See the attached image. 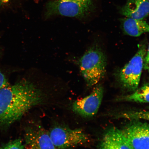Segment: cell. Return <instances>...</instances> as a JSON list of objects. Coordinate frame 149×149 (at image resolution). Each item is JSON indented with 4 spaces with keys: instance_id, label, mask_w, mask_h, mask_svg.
I'll list each match as a JSON object with an SVG mask.
<instances>
[{
    "instance_id": "6da1fadb",
    "label": "cell",
    "mask_w": 149,
    "mask_h": 149,
    "mask_svg": "<svg viewBox=\"0 0 149 149\" xmlns=\"http://www.w3.org/2000/svg\"><path fill=\"white\" fill-rule=\"evenodd\" d=\"M43 99L40 89L23 79L0 89V125L8 126L19 120Z\"/></svg>"
},
{
    "instance_id": "7a4b0ae2",
    "label": "cell",
    "mask_w": 149,
    "mask_h": 149,
    "mask_svg": "<svg viewBox=\"0 0 149 149\" xmlns=\"http://www.w3.org/2000/svg\"><path fill=\"white\" fill-rule=\"evenodd\" d=\"M79 64L81 73L89 87L97 84L105 75L107 58L97 46L87 50L80 59Z\"/></svg>"
},
{
    "instance_id": "3957f363",
    "label": "cell",
    "mask_w": 149,
    "mask_h": 149,
    "mask_svg": "<svg viewBox=\"0 0 149 149\" xmlns=\"http://www.w3.org/2000/svg\"><path fill=\"white\" fill-rule=\"evenodd\" d=\"M94 0H50L45 6L46 18L56 16L68 17L82 19L90 13Z\"/></svg>"
},
{
    "instance_id": "277c9868",
    "label": "cell",
    "mask_w": 149,
    "mask_h": 149,
    "mask_svg": "<svg viewBox=\"0 0 149 149\" xmlns=\"http://www.w3.org/2000/svg\"><path fill=\"white\" fill-rule=\"evenodd\" d=\"M146 51V44L141 45L134 56L120 71L119 81L128 91L134 92L138 88Z\"/></svg>"
},
{
    "instance_id": "5b68a950",
    "label": "cell",
    "mask_w": 149,
    "mask_h": 149,
    "mask_svg": "<svg viewBox=\"0 0 149 149\" xmlns=\"http://www.w3.org/2000/svg\"><path fill=\"white\" fill-rule=\"evenodd\" d=\"M52 142L56 148L66 149L81 146L88 142V136L81 128L72 129L56 126L49 132Z\"/></svg>"
},
{
    "instance_id": "8992f818",
    "label": "cell",
    "mask_w": 149,
    "mask_h": 149,
    "mask_svg": "<svg viewBox=\"0 0 149 149\" xmlns=\"http://www.w3.org/2000/svg\"><path fill=\"white\" fill-rule=\"evenodd\" d=\"M103 95V87L101 85H97L89 95L74 102L72 105V111L85 118L94 116L101 105Z\"/></svg>"
},
{
    "instance_id": "52a82bcc",
    "label": "cell",
    "mask_w": 149,
    "mask_h": 149,
    "mask_svg": "<svg viewBox=\"0 0 149 149\" xmlns=\"http://www.w3.org/2000/svg\"><path fill=\"white\" fill-rule=\"evenodd\" d=\"M133 149H149V124L134 121L122 130Z\"/></svg>"
},
{
    "instance_id": "ba28073f",
    "label": "cell",
    "mask_w": 149,
    "mask_h": 149,
    "mask_svg": "<svg viewBox=\"0 0 149 149\" xmlns=\"http://www.w3.org/2000/svg\"><path fill=\"white\" fill-rule=\"evenodd\" d=\"M24 139L27 149H57L52 142L49 132L38 125L26 129Z\"/></svg>"
},
{
    "instance_id": "9c48e42d",
    "label": "cell",
    "mask_w": 149,
    "mask_h": 149,
    "mask_svg": "<svg viewBox=\"0 0 149 149\" xmlns=\"http://www.w3.org/2000/svg\"><path fill=\"white\" fill-rule=\"evenodd\" d=\"M97 149H133L122 130L114 127L106 130Z\"/></svg>"
},
{
    "instance_id": "30bf717a",
    "label": "cell",
    "mask_w": 149,
    "mask_h": 149,
    "mask_svg": "<svg viewBox=\"0 0 149 149\" xmlns=\"http://www.w3.org/2000/svg\"><path fill=\"white\" fill-rule=\"evenodd\" d=\"M121 13L127 18L143 20L149 15V2L147 0H128Z\"/></svg>"
},
{
    "instance_id": "8fae6325",
    "label": "cell",
    "mask_w": 149,
    "mask_h": 149,
    "mask_svg": "<svg viewBox=\"0 0 149 149\" xmlns=\"http://www.w3.org/2000/svg\"><path fill=\"white\" fill-rule=\"evenodd\" d=\"M122 23L125 33L129 36L139 37L143 33H149V24L144 20L127 18Z\"/></svg>"
},
{
    "instance_id": "7c38bea8",
    "label": "cell",
    "mask_w": 149,
    "mask_h": 149,
    "mask_svg": "<svg viewBox=\"0 0 149 149\" xmlns=\"http://www.w3.org/2000/svg\"><path fill=\"white\" fill-rule=\"evenodd\" d=\"M119 100L137 103H149V83L145 84L132 94L123 96Z\"/></svg>"
},
{
    "instance_id": "4fadbf2b",
    "label": "cell",
    "mask_w": 149,
    "mask_h": 149,
    "mask_svg": "<svg viewBox=\"0 0 149 149\" xmlns=\"http://www.w3.org/2000/svg\"><path fill=\"white\" fill-rule=\"evenodd\" d=\"M120 116L122 118L132 120L141 119L149 121V111L127 112L122 113Z\"/></svg>"
},
{
    "instance_id": "5bb4252c",
    "label": "cell",
    "mask_w": 149,
    "mask_h": 149,
    "mask_svg": "<svg viewBox=\"0 0 149 149\" xmlns=\"http://www.w3.org/2000/svg\"><path fill=\"white\" fill-rule=\"evenodd\" d=\"M22 141L19 139L0 145V149H25Z\"/></svg>"
},
{
    "instance_id": "9a60e30c",
    "label": "cell",
    "mask_w": 149,
    "mask_h": 149,
    "mask_svg": "<svg viewBox=\"0 0 149 149\" xmlns=\"http://www.w3.org/2000/svg\"><path fill=\"white\" fill-rule=\"evenodd\" d=\"M8 84L6 76L3 72L0 71V89Z\"/></svg>"
},
{
    "instance_id": "2e32d148",
    "label": "cell",
    "mask_w": 149,
    "mask_h": 149,
    "mask_svg": "<svg viewBox=\"0 0 149 149\" xmlns=\"http://www.w3.org/2000/svg\"><path fill=\"white\" fill-rule=\"evenodd\" d=\"M143 68L149 72V45L144 57Z\"/></svg>"
},
{
    "instance_id": "e0dca14e",
    "label": "cell",
    "mask_w": 149,
    "mask_h": 149,
    "mask_svg": "<svg viewBox=\"0 0 149 149\" xmlns=\"http://www.w3.org/2000/svg\"><path fill=\"white\" fill-rule=\"evenodd\" d=\"M1 1H5V0H1Z\"/></svg>"
},
{
    "instance_id": "ac0fdd59",
    "label": "cell",
    "mask_w": 149,
    "mask_h": 149,
    "mask_svg": "<svg viewBox=\"0 0 149 149\" xmlns=\"http://www.w3.org/2000/svg\"><path fill=\"white\" fill-rule=\"evenodd\" d=\"M147 1H148V2H149V0H147Z\"/></svg>"
},
{
    "instance_id": "d6986e66",
    "label": "cell",
    "mask_w": 149,
    "mask_h": 149,
    "mask_svg": "<svg viewBox=\"0 0 149 149\" xmlns=\"http://www.w3.org/2000/svg\"><path fill=\"white\" fill-rule=\"evenodd\" d=\"M148 109H149V107Z\"/></svg>"
}]
</instances>
